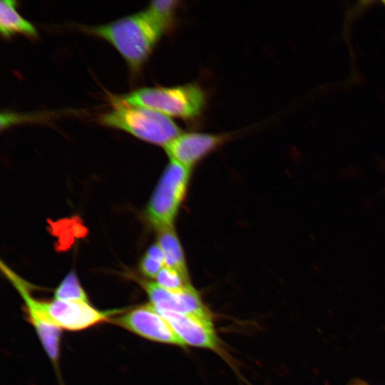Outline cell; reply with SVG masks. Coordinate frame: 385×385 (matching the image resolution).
Here are the masks:
<instances>
[{"instance_id": "e0dca14e", "label": "cell", "mask_w": 385, "mask_h": 385, "mask_svg": "<svg viewBox=\"0 0 385 385\" xmlns=\"http://www.w3.org/2000/svg\"><path fill=\"white\" fill-rule=\"evenodd\" d=\"M350 385H369V384H366L365 382L361 381H354V382L351 383Z\"/></svg>"}, {"instance_id": "5bb4252c", "label": "cell", "mask_w": 385, "mask_h": 385, "mask_svg": "<svg viewBox=\"0 0 385 385\" xmlns=\"http://www.w3.org/2000/svg\"><path fill=\"white\" fill-rule=\"evenodd\" d=\"M180 1L175 0H158L150 3L147 11L165 29L168 30L173 24L175 14Z\"/></svg>"}, {"instance_id": "ba28073f", "label": "cell", "mask_w": 385, "mask_h": 385, "mask_svg": "<svg viewBox=\"0 0 385 385\" xmlns=\"http://www.w3.org/2000/svg\"><path fill=\"white\" fill-rule=\"evenodd\" d=\"M232 137L231 133L183 132L164 148L170 160L191 168Z\"/></svg>"}, {"instance_id": "2e32d148", "label": "cell", "mask_w": 385, "mask_h": 385, "mask_svg": "<svg viewBox=\"0 0 385 385\" xmlns=\"http://www.w3.org/2000/svg\"><path fill=\"white\" fill-rule=\"evenodd\" d=\"M165 266V262L145 255L140 262V270L150 278L156 277L160 271Z\"/></svg>"}, {"instance_id": "7c38bea8", "label": "cell", "mask_w": 385, "mask_h": 385, "mask_svg": "<svg viewBox=\"0 0 385 385\" xmlns=\"http://www.w3.org/2000/svg\"><path fill=\"white\" fill-rule=\"evenodd\" d=\"M158 245L164 254L165 266L175 269L188 277L183 248L173 227L158 231Z\"/></svg>"}, {"instance_id": "277c9868", "label": "cell", "mask_w": 385, "mask_h": 385, "mask_svg": "<svg viewBox=\"0 0 385 385\" xmlns=\"http://www.w3.org/2000/svg\"><path fill=\"white\" fill-rule=\"evenodd\" d=\"M191 168L170 160L149 201L146 217L158 231L173 227L187 192Z\"/></svg>"}, {"instance_id": "9a60e30c", "label": "cell", "mask_w": 385, "mask_h": 385, "mask_svg": "<svg viewBox=\"0 0 385 385\" xmlns=\"http://www.w3.org/2000/svg\"><path fill=\"white\" fill-rule=\"evenodd\" d=\"M155 279L157 284L170 291H180L191 286L188 276L168 266L160 271Z\"/></svg>"}, {"instance_id": "8fae6325", "label": "cell", "mask_w": 385, "mask_h": 385, "mask_svg": "<svg viewBox=\"0 0 385 385\" xmlns=\"http://www.w3.org/2000/svg\"><path fill=\"white\" fill-rule=\"evenodd\" d=\"M16 2L13 0L0 1V32L5 38L20 34L34 38L37 31L34 26L21 16L16 9Z\"/></svg>"}, {"instance_id": "5b68a950", "label": "cell", "mask_w": 385, "mask_h": 385, "mask_svg": "<svg viewBox=\"0 0 385 385\" xmlns=\"http://www.w3.org/2000/svg\"><path fill=\"white\" fill-rule=\"evenodd\" d=\"M112 321L148 340L185 347L168 321L150 303L132 309Z\"/></svg>"}, {"instance_id": "52a82bcc", "label": "cell", "mask_w": 385, "mask_h": 385, "mask_svg": "<svg viewBox=\"0 0 385 385\" xmlns=\"http://www.w3.org/2000/svg\"><path fill=\"white\" fill-rule=\"evenodd\" d=\"M41 306L49 320L61 329L81 331L105 322L115 311H100L89 302L55 299L41 301Z\"/></svg>"}, {"instance_id": "30bf717a", "label": "cell", "mask_w": 385, "mask_h": 385, "mask_svg": "<svg viewBox=\"0 0 385 385\" xmlns=\"http://www.w3.org/2000/svg\"><path fill=\"white\" fill-rule=\"evenodd\" d=\"M158 312L168 321L185 346L219 350L220 342L214 329L212 316Z\"/></svg>"}, {"instance_id": "9c48e42d", "label": "cell", "mask_w": 385, "mask_h": 385, "mask_svg": "<svg viewBox=\"0 0 385 385\" xmlns=\"http://www.w3.org/2000/svg\"><path fill=\"white\" fill-rule=\"evenodd\" d=\"M143 285L150 304L158 312L212 316L198 292L192 285L180 291L165 289L156 282H145Z\"/></svg>"}, {"instance_id": "7a4b0ae2", "label": "cell", "mask_w": 385, "mask_h": 385, "mask_svg": "<svg viewBox=\"0 0 385 385\" xmlns=\"http://www.w3.org/2000/svg\"><path fill=\"white\" fill-rule=\"evenodd\" d=\"M113 103L143 107L169 118L194 120L203 112L207 96L195 83L171 87H144L112 97Z\"/></svg>"}, {"instance_id": "4fadbf2b", "label": "cell", "mask_w": 385, "mask_h": 385, "mask_svg": "<svg viewBox=\"0 0 385 385\" xmlns=\"http://www.w3.org/2000/svg\"><path fill=\"white\" fill-rule=\"evenodd\" d=\"M54 299L88 302L86 294L80 285L76 274L73 272L67 274L57 287L54 293Z\"/></svg>"}, {"instance_id": "6da1fadb", "label": "cell", "mask_w": 385, "mask_h": 385, "mask_svg": "<svg viewBox=\"0 0 385 385\" xmlns=\"http://www.w3.org/2000/svg\"><path fill=\"white\" fill-rule=\"evenodd\" d=\"M83 29L109 42L133 72L147 61L165 29L146 10Z\"/></svg>"}, {"instance_id": "3957f363", "label": "cell", "mask_w": 385, "mask_h": 385, "mask_svg": "<svg viewBox=\"0 0 385 385\" xmlns=\"http://www.w3.org/2000/svg\"><path fill=\"white\" fill-rule=\"evenodd\" d=\"M113 105L111 111L99 116L101 124L163 147L182 133L171 118L156 111L138 106Z\"/></svg>"}, {"instance_id": "ac0fdd59", "label": "cell", "mask_w": 385, "mask_h": 385, "mask_svg": "<svg viewBox=\"0 0 385 385\" xmlns=\"http://www.w3.org/2000/svg\"><path fill=\"white\" fill-rule=\"evenodd\" d=\"M383 3L385 4V1H384Z\"/></svg>"}, {"instance_id": "8992f818", "label": "cell", "mask_w": 385, "mask_h": 385, "mask_svg": "<svg viewBox=\"0 0 385 385\" xmlns=\"http://www.w3.org/2000/svg\"><path fill=\"white\" fill-rule=\"evenodd\" d=\"M1 267L4 274L24 300L29 320L34 327L47 355L54 364H56L59 356L61 329L49 320L41 307L40 300L32 297L24 280L3 262H1Z\"/></svg>"}]
</instances>
